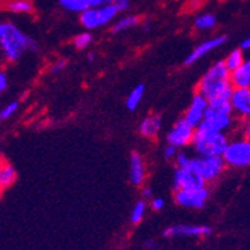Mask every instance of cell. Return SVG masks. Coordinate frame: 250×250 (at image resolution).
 <instances>
[{"label": "cell", "instance_id": "cell-1", "mask_svg": "<svg viewBox=\"0 0 250 250\" xmlns=\"http://www.w3.org/2000/svg\"><path fill=\"white\" fill-rule=\"evenodd\" d=\"M232 91L234 87L231 84V72L225 62H214L198 83V92L209 102L222 99L231 100Z\"/></svg>", "mask_w": 250, "mask_h": 250}, {"label": "cell", "instance_id": "cell-2", "mask_svg": "<svg viewBox=\"0 0 250 250\" xmlns=\"http://www.w3.org/2000/svg\"><path fill=\"white\" fill-rule=\"evenodd\" d=\"M0 47L4 59L16 62L26 51L37 50V42L13 22L5 21L0 23Z\"/></svg>", "mask_w": 250, "mask_h": 250}, {"label": "cell", "instance_id": "cell-3", "mask_svg": "<svg viewBox=\"0 0 250 250\" xmlns=\"http://www.w3.org/2000/svg\"><path fill=\"white\" fill-rule=\"evenodd\" d=\"M229 146L225 133H199L195 130L193 147L199 157H222Z\"/></svg>", "mask_w": 250, "mask_h": 250}, {"label": "cell", "instance_id": "cell-4", "mask_svg": "<svg viewBox=\"0 0 250 250\" xmlns=\"http://www.w3.org/2000/svg\"><path fill=\"white\" fill-rule=\"evenodd\" d=\"M119 10L114 4H106L101 7H91L79 14V21L87 30H96L111 23L118 16Z\"/></svg>", "mask_w": 250, "mask_h": 250}, {"label": "cell", "instance_id": "cell-5", "mask_svg": "<svg viewBox=\"0 0 250 250\" xmlns=\"http://www.w3.org/2000/svg\"><path fill=\"white\" fill-rule=\"evenodd\" d=\"M225 164L232 168H245L250 166V141L248 138L229 142L224 156Z\"/></svg>", "mask_w": 250, "mask_h": 250}, {"label": "cell", "instance_id": "cell-6", "mask_svg": "<svg viewBox=\"0 0 250 250\" xmlns=\"http://www.w3.org/2000/svg\"><path fill=\"white\" fill-rule=\"evenodd\" d=\"M172 184H174L175 191L183 190V189H199V188L206 187V180L195 166L194 158L188 166L176 167Z\"/></svg>", "mask_w": 250, "mask_h": 250}, {"label": "cell", "instance_id": "cell-7", "mask_svg": "<svg viewBox=\"0 0 250 250\" xmlns=\"http://www.w3.org/2000/svg\"><path fill=\"white\" fill-rule=\"evenodd\" d=\"M194 137V126H191L184 118H181L172 125V128L167 133L166 142H167V145L175 146L176 148H184L187 146L193 145Z\"/></svg>", "mask_w": 250, "mask_h": 250}, {"label": "cell", "instance_id": "cell-8", "mask_svg": "<svg viewBox=\"0 0 250 250\" xmlns=\"http://www.w3.org/2000/svg\"><path fill=\"white\" fill-rule=\"evenodd\" d=\"M209 197V190L207 188L199 189H183L175 191V202L180 207L189 209H201L206 206Z\"/></svg>", "mask_w": 250, "mask_h": 250}, {"label": "cell", "instance_id": "cell-9", "mask_svg": "<svg viewBox=\"0 0 250 250\" xmlns=\"http://www.w3.org/2000/svg\"><path fill=\"white\" fill-rule=\"evenodd\" d=\"M194 164L206 183H212L220 178L226 164L222 157H194Z\"/></svg>", "mask_w": 250, "mask_h": 250}, {"label": "cell", "instance_id": "cell-10", "mask_svg": "<svg viewBox=\"0 0 250 250\" xmlns=\"http://www.w3.org/2000/svg\"><path fill=\"white\" fill-rule=\"evenodd\" d=\"M164 237H208L212 229L206 225H172L165 229Z\"/></svg>", "mask_w": 250, "mask_h": 250}, {"label": "cell", "instance_id": "cell-11", "mask_svg": "<svg viewBox=\"0 0 250 250\" xmlns=\"http://www.w3.org/2000/svg\"><path fill=\"white\" fill-rule=\"evenodd\" d=\"M208 106H209V101L203 95L197 92L191 99L190 105H189L187 112H185L184 119L191 126H194L197 129L202 124L206 115H207Z\"/></svg>", "mask_w": 250, "mask_h": 250}, {"label": "cell", "instance_id": "cell-12", "mask_svg": "<svg viewBox=\"0 0 250 250\" xmlns=\"http://www.w3.org/2000/svg\"><path fill=\"white\" fill-rule=\"evenodd\" d=\"M232 124L230 114H212L206 115L202 124L195 130L199 133H225Z\"/></svg>", "mask_w": 250, "mask_h": 250}, {"label": "cell", "instance_id": "cell-13", "mask_svg": "<svg viewBox=\"0 0 250 250\" xmlns=\"http://www.w3.org/2000/svg\"><path fill=\"white\" fill-rule=\"evenodd\" d=\"M226 41L227 36H224V35L222 36L204 40L203 42H201L198 46H195V49L187 56L184 64L185 65H193L194 62H197L198 60H201L203 56H206L207 54L211 53V51H213V50L218 49L221 46H224Z\"/></svg>", "mask_w": 250, "mask_h": 250}, {"label": "cell", "instance_id": "cell-14", "mask_svg": "<svg viewBox=\"0 0 250 250\" xmlns=\"http://www.w3.org/2000/svg\"><path fill=\"white\" fill-rule=\"evenodd\" d=\"M231 106L235 116L249 120L250 119V87L249 88H234L231 95Z\"/></svg>", "mask_w": 250, "mask_h": 250}, {"label": "cell", "instance_id": "cell-15", "mask_svg": "<svg viewBox=\"0 0 250 250\" xmlns=\"http://www.w3.org/2000/svg\"><path fill=\"white\" fill-rule=\"evenodd\" d=\"M129 180L134 187H141L146 180L145 161L138 152H133L129 160Z\"/></svg>", "mask_w": 250, "mask_h": 250}, {"label": "cell", "instance_id": "cell-16", "mask_svg": "<svg viewBox=\"0 0 250 250\" xmlns=\"http://www.w3.org/2000/svg\"><path fill=\"white\" fill-rule=\"evenodd\" d=\"M162 128V118L157 114L146 116L139 123V133L146 138H156Z\"/></svg>", "mask_w": 250, "mask_h": 250}, {"label": "cell", "instance_id": "cell-17", "mask_svg": "<svg viewBox=\"0 0 250 250\" xmlns=\"http://www.w3.org/2000/svg\"><path fill=\"white\" fill-rule=\"evenodd\" d=\"M231 84L234 88L250 87V59H245L237 69L231 72Z\"/></svg>", "mask_w": 250, "mask_h": 250}, {"label": "cell", "instance_id": "cell-18", "mask_svg": "<svg viewBox=\"0 0 250 250\" xmlns=\"http://www.w3.org/2000/svg\"><path fill=\"white\" fill-rule=\"evenodd\" d=\"M4 7L14 14H31L35 10L32 0H8Z\"/></svg>", "mask_w": 250, "mask_h": 250}, {"label": "cell", "instance_id": "cell-19", "mask_svg": "<svg viewBox=\"0 0 250 250\" xmlns=\"http://www.w3.org/2000/svg\"><path fill=\"white\" fill-rule=\"evenodd\" d=\"M17 180V171L14 166H12L8 162H4L0 167V188L1 189H7L10 185L14 184Z\"/></svg>", "mask_w": 250, "mask_h": 250}, {"label": "cell", "instance_id": "cell-20", "mask_svg": "<svg viewBox=\"0 0 250 250\" xmlns=\"http://www.w3.org/2000/svg\"><path fill=\"white\" fill-rule=\"evenodd\" d=\"M59 3L62 9L70 12V13L81 14L92 7L91 0H59Z\"/></svg>", "mask_w": 250, "mask_h": 250}, {"label": "cell", "instance_id": "cell-21", "mask_svg": "<svg viewBox=\"0 0 250 250\" xmlns=\"http://www.w3.org/2000/svg\"><path fill=\"white\" fill-rule=\"evenodd\" d=\"M145 84H138L137 87L132 89V92L128 95V99L125 101V106L129 111H134V110L138 109L139 104L143 100V96H145Z\"/></svg>", "mask_w": 250, "mask_h": 250}, {"label": "cell", "instance_id": "cell-22", "mask_svg": "<svg viewBox=\"0 0 250 250\" xmlns=\"http://www.w3.org/2000/svg\"><path fill=\"white\" fill-rule=\"evenodd\" d=\"M139 23V18L137 16H125L118 20L112 24V33H122L128 31Z\"/></svg>", "mask_w": 250, "mask_h": 250}, {"label": "cell", "instance_id": "cell-23", "mask_svg": "<svg viewBox=\"0 0 250 250\" xmlns=\"http://www.w3.org/2000/svg\"><path fill=\"white\" fill-rule=\"evenodd\" d=\"M217 24V18L214 14L204 13L198 16L194 21V27L199 31H211Z\"/></svg>", "mask_w": 250, "mask_h": 250}, {"label": "cell", "instance_id": "cell-24", "mask_svg": "<svg viewBox=\"0 0 250 250\" xmlns=\"http://www.w3.org/2000/svg\"><path fill=\"white\" fill-rule=\"evenodd\" d=\"M226 66L230 69V72L232 70L237 69L239 66L245 62V58H244V54H243V50L241 49H234L231 51L229 55L226 56V59L224 60Z\"/></svg>", "mask_w": 250, "mask_h": 250}, {"label": "cell", "instance_id": "cell-25", "mask_svg": "<svg viewBox=\"0 0 250 250\" xmlns=\"http://www.w3.org/2000/svg\"><path fill=\"white\" fill-rule=\"evenodd\" d=\"M146 207L147 206H146L145 201H138L135 203V206L132 209V213H130V221H132L133 225L141 224L142 220L145 218Z\"/></svg>", "mask_w": 250, "mask_h": 250}, {"label": "cell", "instance_id": "cell-26", "mask_svg": "<svg viewBox=\"0 0 250 250\" xmlns=\"http://www.w3.org/2000/svg\"><path fill=\"white\" fill-rule=\"evenodd\" d=\"M92 41H93L92 33L82 32L74 37V40H73V45H74V47H76V49L84 50V49H87V47H88L91 43H92Z\"/></svg>", "mask_w": 250, "mask_h": 250}, {"label": "cell", "instance_id": "cell-27", "mask_svg": "<svg viewBox=\"0 0 250 250\" xmlns=\"http://www.w3.org/2000/svg\"><path fill=\"white\" fill-rule=\"evenodd\" d=\"M18 109H20V102H9V104L4 106L3 109H1V111H0V119H1V120H8V119L12 118V116L18 111Z\"/></svg>", "mask_w": 250, "mask_h": 250}, {"label": "cell", "instance_id": "cell-28", "mask_svg": "<svg viewBox=\"0 0 250 250\" xmlns=\"http://www.w3.org/2000/svg\"><path fill=\"white\" fill-rule=\"evenodd\" d=\"M191 160L193 158L189 157L188 153H185V152H179L176 158H175V162L178 165V167H183V166H188V165L190 164Z\"/></svg>", "mask_w": 250, "mask_h": 250}, {"label": "cell", "instance_id": "cell-29", "mask_svg": "<svg viewBox=\"0 0 250 250\" xmlns=\"http://www.w3.org/2000/svg\"><path fill=\"white\" fill-rule=\"evenodd\" d=\"M178 153H179V148H176L175 146L167 145L164 148V157L166 158V160H172V158L175 160L176 156H178Z\"/></svg>", "mask_w": 250, "mask_h": 250}, {"label": "cell", "instance_id": "cell-30", "mask_svg": "<svg viewBox=\"0 0 250 250\" xmlns=\"http://www.w3.org/2000/svg\"><path fill=\"white\" fill-rule=\"evenodd\" d=\"M66 68V60L65 59H60L58 60V62H55L51 65V68H50V72L53 73V74H59V73H62V70L65 69Z\"/></svg>", "mask_w": 250, "mask_h": 250}, {"label": "cell", "instance_id": "cell-31", "mask_svg": "<svg viewBox=\"0 0 250 250\" xmlns=\"http://www.w3.org/2000/svg\"><path fill=\"white\" fill-rule=\"evenodd\" d=\"M151 207H152V209H153V211H161L162 208L165 207V201L160 197L153 198V199H152V202H151Z\"/></svg>", "mask_w": 250, "mask_h": 250}, {"label": "cell", "instance_id": "cell-32", "mask_svg": "<svg viewBox=\"0 0 250 250\" xmlns=\"http://www.w3.org/2000/svg\"><path fill=\"white\" fill-rule=\"evenodd\" d=\"M114 5L118 8L119 12H125L126 9H129V5H130V0H114Z\"/></svg>", "mask_w": 250, "mask_h": 250}, {"label": "cell", "instance_id": "cell-33", "mask_svg": "<svg viewBox=\"0 0 250 250\" xmlns=\"http://www.w3.org/2000/svg\"><path fill=\"white\" fill-rule=\"evenodd\" d=\"M8 77L7 74L4 72L0 73V92H4V91H7L8 88Z\"/></svg>", "mask_w": 250, "mask_h": 250}, {"label": "cell", "instance_id": "cell-34", "mask_svg": "<svg viewBox=\"0 0 250 250\" xmlns=\"http://www.w3.org/2000/svg\"><path fill=\"white\" fill-rule=\"evenodd\" d=\"M92 7H101V5H106V4H112L114 0H91Z\"/></svg>", "mask_w": 250, "mask_h": 250}, {"label": "cell", "instance_id": "cell-35", "mask_svg": "<svg viewBox=\"0 0 250 250\" xmlns=\"http://www.w3.org/2000/svg\"><path fill=\"white\" fill-rule=\"evenodd\" d=\"M243 132H244V137L250 141V119L249 120H247V122H245V124H244Z\"/></svg>", "mask_w": 250, "mask_h": 250}, {"label": "cell", "instance_id": "cell-36", "mask_svg": "<svg viewBox=\"0 0 250 250\" xmlns=\"http://www.w3.org/2000/svg\"><path fill=\"white\" fill-rule=\"evenodd\" d=\"M152 195H153V191H152V189L149 187H145L143 189H142V197L143 198H151Z\"/></svg>", "mask_w": 250, "mask_h": 250}, {"label": "cell", "instance_id": "cell-37", "mask_svg": "<svg viewBox=\"0 0 250 250\" xmlns=\"http://www.w3.org/2000/svg\"><path fill=\"white\" fill-rule=\"evenodd\" d=\"M241 49L250 50V36L247 37V39L244 40L243 42H241Z\"/></svg>", "mask_w": 250, "mask_h": 250}, {"label": "cell", "instance_id": "cell-38", "mask_svg": "<svg viewBox=\"0 0 250 250\" xmlns=\"http://www.w3.org/2000/svg\"><path fill=\"white\" fill-rule=\"evenodd\" d=\"M146 248H147V249H155L156 243L153 240H147L146 241Z\"/></svg>", "mask_w": 250, "mask_h": 250}, {"label": "cell", "instance_id": "cell-39", "mask_svg": "<svg viewBox=\"0 0 250 250\" xmlns=\"http://www.w3.org/2000/svg\"><path fill=\"white\" fill-rule=\"evenodd\" d=\"M95 59H96V54L93 53H89L88 56H87V60H88L89 62H92Z\"/></svg>", "mask_w": 250, "mask_h": 250}]
</instances>
